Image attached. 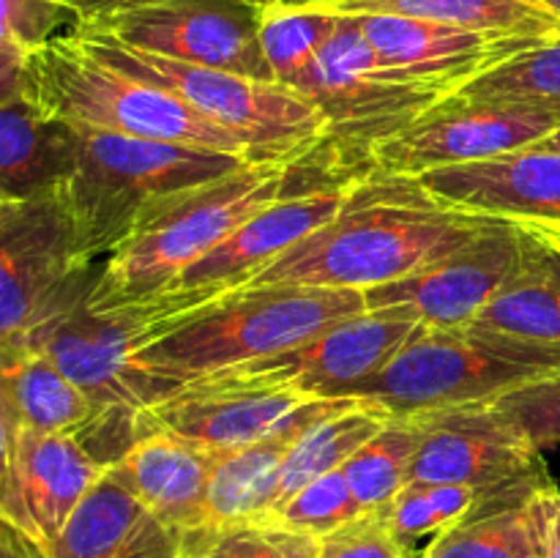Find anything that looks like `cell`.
Masks as SVG:
<instances>
[{
    "label": "cell",
    "mask_w": 560,
    "mask_h": 558,
    "mask_svg": "<svg viewBox=\"0 0 560 558\" xmlns=\"http://www.w3.org/2000/svg\"><path fill=\"white\" fill-rule=\"evenodd\" d=\"M262 11L246 0H164L74 31L208 69L277 82L260 42Z\"/></svg>",
    "instance_id": "12"
},
{
    "label": "cell",
    "mask_w": 560,
    "mask_h": 558,
    "mask_svg": "<svg viewBox=\"0 0 560 558\" xmlns=\"http://www.w3.org/2000/svg\"><path fill=\"white\" fill-rule=\"evenodd\" d=\"M38 558H47V556H44V547L42 545H38Z\"/></svg>",
    "instance_id": "47"
},
{
    "label": "cell",
    "mask_w": 560,
    "mask_h": 558,
    "mask_svg": "<svg viewBox=\"0 0 560 558\" xmlns=\"http://www.w3.org/2000/svg\"><path fill=\"white\" fill-rule=\"evenodd\" d=\"M96 277L77 257L60 189L0 200V364L31 353L58 317L91 295Z\"/></svg>",
    "instance_id": "9"
},
{
    "label": "cell",
    "mask_w": 560,
    "mask_h": 558,
    "mask_svg": "<svg viewBox=\"0 0 560 558\" xmlns=\"http://www.w3.org/2000/svg\"><path fill=\"white\" fill-rule=\"evenodd\" d=\"M364 156L337 142L271 162H252L235 173L186 191L145 219L124 244L104 257L88 306L129 304L167 293L197 260L271 202L301 186L359 173Z\"/></svg>",
    "instance_id": "2"
},
{
    "label": "cell",
    "mask_w": 560,
    "mask_h": 558,
    "mask_svg": "<svg viewBox=\"0 0 560 558\" xmlns=\"http://www.w3.org/2000/svg\"><path fill=\"white\" fill-rule=\"evenodd\" d=\"M0 558H38V545L27 539L25 534L14 528V525L3 523V534H0Z\"/></svg>",
    "instance_id": "40"
},
{
    "label": "cell",
    "mask_w": 560,
    "mask_h": 558,
    "mask_svg": "<svg viewBox=\"0 0 560 558\" xmlns=\"http://www.w3.org/2000/svg\"><path fill=\"white\" fill-rule=\"evenodd\" d=\"M290 91L320 109L337 146L364 159L377 140L405 129L457 93L392 69L366 42L353 14H339L331 42Z\"/></svg>",
    "instance_id": "10"
},
{
    "label": "cell",
    "mask_w": 560,
    "mask_h": 558,
    "mask_svg": "<svg viewBox=\"0 0 560 558\" xmlns=\"http://www.w3.org/2000/svg\"><path fill=\"white\" fill-rule=\"evenodd\" d=\"M550 470L481 492L476 507L443 534L432 536L424 558H547L558 503Z\"/></svg>",
    "instance_id": "21"
},
{
    "label": "cell",
    "mask_w": 560,
    "mask_h": 558,
    "mask_svg": "<svg viewBox=\"0 0 560 558\" xmlns=\"http://www.w3.org/2000/svg\"><path fill=\"white\" fill-rule=\"evenodd\" d=\"M459 93L560 109V31L550 42L476 77L474 82L459 88Z\"/></svg>",
    "instance_id": "33"
},
{
    "label": "cell",
    "mask_w": 560,
    "mask_h": 558,
    "mask_svg": "<svg viewBox=\"0 0 560 558\" xmlns=\"http://www.w3.org/2000/svg\"><path fill=\"white\" fill-rule=\"evenodd\" d=\"M528 252V228L498 219L490 228L421 271L364 290L366 310L410 306L424 326L457 328L479 321L490 301L517 277Z\"/></svg>",
    "instance_id": "14"
},
{
    "label": "cell",
    "mask_w": 560,
    "mask_h": 558,
    "mask_svg": "<svg viewBox=\"0 0 560 558\" xmlns=\"http://www.w3.org/2000/svg\"><path fill=\"white\" fill-rule=\"evenodd\" d=\"M560 375V345L498 328H432L421 323L397 356L355 388L392 416H419L459 405L495 403L541 377Z\"/></svg>",
    "instance_id": "6"
},
{
    "label": "cell",
    "mask_w": 560,
    "mask_h": 558,
    "mask_svg": "<svg viewBox=\"0 0 560 558\" xmlns=\"http://www.w3.org/2000/svg\"><path fill=\"white\" fill-rule=\"evenodd\" d=\"M541 3H545V5H547V9H550V11H552V14H556V16H558V20H560V0H541Z\"/></svg>",
    "instance_id": "45"
},
{
    "label": "cell",
    "mask_w": 560,
    "mask_h": 558,
    "mask_svg": "<svg viewBox=\"0 0 560 558\" xmlns=\"http://www.w3.org/2000/svg\"><path fill=\"white\" fill-rule=\"evenodd\" d=\"M224 293L219 288L167 290L104 310H93L85 299L58 317L31 353H47L104 410L153 408L186 383L140 364V353Z\"/></svg>",
    "instance_id": "7"
},
{
    "label": "cell",
    "mask_w": 560,
    "mask_h": 558,
    "mask_svg": "<svg viewBox=\"0 0 560 558\" xmlns=\"http://www.w3.org/2000/svg\"><path fill=\"white\" fill-rule=\"evenodd\" d=\"M353 175L301 186V189L284 195L282 200L257 211L233 235H228L217 249L197 260L173 284V290L219 288L230 293V290L246 284L262 268L279 260L284 252L293 249L299 241L331 222L345 200V186Z\"/></svg>",
    "instance_id": "20"
},
{
    "label": "cell",
    "mask_w": 560,
    "mask_h": 558,
    "mask_svg": "<svg viewBox=\"0 0 560 558\" xmlns=\"http://www.w3.org/2000/svg\"><path fill=\"white\" fill-rule=\"evenodd\" d=\"M320 539L266 520H244L184 534V558H317Z\"/></svg>",
    "instance_id": "32"
},
{
    "label": "cell",
    "mask_w": 560,
    "mask_h": 558,
    "mask_svg": "<svg viewBox=\"0 0 560 558\" xmlns=\"http://www.w3.org/2000/svg\"><path fill=\"white\" fill-rule=\"evenodd\" d=\"M246 3L255 5V9H260V11H268V9H273V5H277L279 0H246Z\"/></svg>",
    "instance_id": "44"
},
{
    "label": "cell",
    "mask_w": 560,
    "mask_h": 558,
    "mask_svg": "<svg viewBox=\"0 0 560 558\" xmlns=\"http://www.w3.org/2000/svg\"><path fill=\"white\" fill-rule=\"evenodd\" d=\"M47 558H184V534L153 514L129 487L104 474L80 503Z\"/></svg>",
    "instance_id": "22"
},
{
    "label": "cell",
    "mask_w": 560,
    "mask_h": 558,
    "mask_svg": "<svg viewBox=\"0 0 560 558\" xmlns=\"http://www.w3.org/2000/svg\"><path fill=\"white\" fill-rule=\"evenodd\" d=\"M337 14H394L468 31H506L556 38L560 20L541 0H345Z\"/></svg>",
    "instance_id": "29"
},
{
    "label": "cell",
    "mask_w": 560,
    "mask_h": 558,
    "mask_svg": "<svg viewBox=\"0 0 560 558\" xmlns=\"http://www.w3.org/2000/svg\"><path fill=\"white\" fill-rule=\"evenodd\" d=\"M16 82L36 98L44 113L69 126L235 153L262 162L241 137L202 118L175 93L120 74L118 69L93 58L82 49L74 33H63L25 58L9 88Z\"/></svg>",
    "instance_id": "5"
},
{
    "label": "cell",
    "mask_w": 560,
    "mask_h": 558,
    "mask_svg": "<svg viewBox=\"0 0 560 558\" xmlns=\"http://www.w3.org/2000/svg\"><path fill=\"white\" fill-rule=\"evenodd\" d=\"M421 443L413 479L490 492L547 468L536 449L492 403L416 416Z\"/></svg>",
    "instance_id": "16"
},
{
    "label": "cell",
    "mask_w": 560,
    "mask_h": 558,
    "mask_svg": "<svg viewBox=\"0 0 560 558\" xmlns=\"http://www.w3.org/2000/svg\"><path fill=\"white\" fill-rule=\"evenodd\" d=\"M71 33L93 58L113 66L120 74L175 93L202 118L241 137L262 162L299 156L334 142L320 109L290 88L142 53L107 36Z\"/></svg>",
    "instance_id": "8"
},
{
    "label": "cell",
    "mask_w": 560,
    "mask_h": 558,
    "mask_svg": "<svg viewBox=\"0 0 560 558\" xmlns=\"http://www.w3.org/2000/svg\"><path fill=\"white\" fill-rule=\"evenodd\" d=\"M479 501V490L465 485H438L413 479L383 507L388 525L405 545L416 547L421 536H438L457 525Z\"/></svg>",
    "instance_id": "34"
},
{
    "label": "cell",
    "mask_w": 560,
    "mask_h": 558,
    "mask_svg": "<svg viewBox=\"0 0 560 558\" xmlns=\"http://www.w3.org/2000/svg\"><path fill=\"white\" fill-rule=\"evenodd\" d=\"M366 42L392 69L459 91L495 66L550 42L506 31H468L394 14H353Z\"/></svg>",
    "instance_id": "18"
},
{
    "label": "cell",
    "mask_w": 560,
    "mask_h": 558,
    "mask_svg": "<svg viewBox=\"0 0 560 558\" xmlns=\"http://www.w3.org/2000/svg\"><path fill=\"white\" fill-rule=\"evenodd\" d=\"M0 367V414L11 416L22 427L74 435L104 414L102 405L85 388L77 386L47 353H25Z\"/></svg>",
    "instance_id": "27"
},
{
    "label": "cell",
    "mask_w": 560,
    "mask_h": 558,
    "mask_svg": "<svg viewBox=\"0 0 560 558\" xmlns=\"http://www.w3.org/2000/svg\"><path fill=\"white\" fill-rule=\"evenodd\" d=\"M74 156V126L44 113L20 82L0 93V200L60 189Z\"/></svg>",
    "instance_id": "24"
},
{
    "label": "cell",
    "mask_w": 560,
    "mask_h": 558,
    "mask_svg": "<svg viewBox=\"0 0 560 558\" xmlns=\"http://www.w3.org/2000/svg\"><path fill=\"white\" fill-rule=\"evenodd\" d=\"M337 3H345V0H279L277 5H282V9H310V5H337Z\"/></svg>",
    "instance_id": "42"
},
{
    "label": "cell",
    "mask_w": 560,
    "mask_h": 558,
    "mask_svg": "<svg viewBox=\"0 0 560 558\" xmlns=\"http://www.w3.org/2000/svg\"><path fill=\"white\" fill-rule=\"evenodd\" d=\"M498 410L545 452L547 446H560V375L541 377L523 388L503 394L495 403Z\"/></svg>",
    "instance_id": "37"
},
{
    "label": "cell",
    "mask_w": 560,
    "mask_h": 558,
    "mask_svg": "<svg viewBox=\"0 0 560 558\" xmlns=\"http://www.w3.org/2000/svg\"><path fill=\"white\" fill-rule=\"evenodd\" d=\"M361 512H366V509L353 496L342 468H339L301 487L295 496H290L288 501H282L277 509H271V512L257 520L282 525V528L295 531V534L323 539L331 531L342 528L345 523L359 518Z\"/></svg>",
    "instance_id": "36"
},
{
    "label": "cell",
    "mask_w": 560,
    "mask_h": 558,
    "mask_svg": "<svg viewBox=\"0 0 560 558\" xmlns=\"http://www.w3.org/2000/svg\"><path fill=\"white\" fill-rule=\"evenodd\" d=\"M421 443V425L416 416H392L381 432L370 438L348 463L342 474L364 509L386 507L397 492L413 481V460Z\"/></svg>",
    "instance_id": "30"
},
{
    "label": "cell",
    "mask_w": 560,
    "mask_h": 558,
    "mask_svg": "<svg viewBox=\"0 0 560 558\" xmlns=\"http://www.w3.org/2000/svg\"><path fill=\"white\" fill-rule=\"evenodd\" d=\"M536 230H541V233L547 235V239L550 241H556V244L560 246V228H541V224H534Z\"/></svg>",
    "instance_id": "43"
},
{
    "label": "cell",
    "mask_w": 560,
    "mask_h": 558,
    "mask_svg": "<svg viewBox=\"0 0 560 558\" xmlns=\"http://www.w3.org/2000/svg\"><path fill=\"white\" fill-rule=\"evenodd\" d=\"M217 452L151 430L109 468L153 514L180 534L208 523V487Z\"/></svg>",
    "instance_id": "23"
},
{
    "label": "cell",
    "mask_w": 560,
    "mask_h": 558,
    "mask_svg": "<svg viewBox=\"0 0 560 558\" xmlns=\"http://www.w3.org/2000/svg\"><path fill=\"white\" fill-rule=\"evenodd\" d=\"M304 403L312 399L293 388L222 370L197 377L164 403L145 408V421L151 430L170 432L211 452H228L268 435Z\"/></svg>",
    "instance_id": "17"
},
{
    "label": "cell",
    "mask_w": 560,
    "mask_h": 558,
    "mask_svg": "<svg viewBox=\"0 0 560 558\" xmlns=\"http://www.w3.org/2000/svg\"><path fill=\"white\" fill-rule=\"evenodd\" d=\"M339 25V14L328 5L310 9H273L262 11L260 42L277 85L293 88V82L310 69L331 42Z\"/></svg>",
    "instance_id": "31"
},
{
    "label": "cell",
    "mask_w": 560,
    "mask_h": 558,
    "mask_svg": "<svg viewBox=\"0 0 560 558\" xmlns=\"http://www.w3.org/2000/svg\"><path fill=\"white\" fill-rule=\"evenodd\" d=\"M74 170L60 186L77 257L93 266L118 249L151 213L186 191L246 167L255 159L175 142L80 129Z\"/></svg>",
    "instance_id": "3"
},
{
    "label": "cell",
    "mask_w": 560,
    "mask_h": 558,
    "mask_svg": "<svg viewBox=\"0 0 560 558\" xmlns=\"http://www.w3.org/2000/svg\"><path fill=\"white\" fill-rule=\"evenodd\" d=\"M388 419H392V414L377 403H372V399H342L339 408H334L331 414L315 421L299 438V443L290 449V454L282 460V465H279L277 474L268 481L266 492H262L257 518L277 509L279 503L288 501L290 496H295L310 481L342 468L375 432H381L388 425Z\"/></svg>",
    "instance_id": "26"
},
{
    "label": "cell",
    "mask_w": 560,
    "mask_h": 558,
    "mask_svg": "<svg viewBox=\"0 0 560 558\" xmlns=\"http://www.w3.org/2000/svg\"><path fill=\"white\" fill-rule=\"evenodd\" d=\"M419 558H424V556H419Z\"/></svg>",
    "instance_id": "48"
},
{
    "label": "cell",
    "mask_w": 560,
    "mask_h": 558,
    "mask_svg": "<svg viewBox=\"0 0 560 558\" xmlns=\"http://www.w3.org/2000/svg\"><path fill=\"white\" fill-rule=\"evenodd\" d=\"M421 184L479 217L560 228V148L550 140L485 162L432 170Z\"/></svg>",
    "instance_id": "19"
},
{
    "label": "cell",
    "mask_w": 560,
    "mask_h": 558,
    "mask_svg": "<svg viewBox=\"0 0 560 558\" xmlns=\"http://www.w3.org/2000/svg\"><path fill=\"white\" fill-rule=\"evenodd\" d=\"M419 326V315L410 306L364 310L323 328L293 350L233 367V372L293 388L306 399L353 397L355 388L375 377Z\"/></svg>",
    "instance_id": "15"
},
{
    "label": "cell",
    "mask_w": 560,
    "mask_h": 558,
    "mask_svg": "<svg viewBox=\"0 0 560 558\" xmlns=\"http://www.w3.org/2000/svg\"><path fill=\"white\" fill-rule=\"evenodd\" d=\"M366 310L364 290L315 284L235 288L140 353V364L184 383L293 350Z\"/></svg>",
    "instance_id": "4"
},
{
    "label": "cell",
    "mask_w": 560,
    "mask_h": 558,
    "mask_svg": "<svg viewBox=\"0 0 560 558\" xmlns=\"http://www.w3.org/2000/svg\"><path fill=\"white\" fill-rule=\"evenodd\" d=\"M156 3H164V0H71L77 25H91V22H102L115 14H126V11H137Z\"/></svg>",
    "instance_id": "39"
},
{
    "label": "cell",
    "mask_w": 560,
    "mask_h": 558,
    "mask_svg": "<svg viewBox=\"0 0 560 558\" xmlns=\"http://www.w3.org/2000/svg\"><path fill=\"white\" fill-rule=\"evenodd\" d=\"M498 219L432 195L421 178L361 167L331 222L284 252L241 288L315 284L372 290L397 282L468 244Z\"/></svg>",
    "instance_id": "1"
},
{
    "label": "cell",
    "mask_w": 560,
    "mask_h": 558,
    "mask_svg": "<svg viewBox=\"0 0 560 558\" xmlns=\"http://www.w3.org/2000/svg\"><path fill=\"white\" fill-rule=\"evenodd\" d=\"M525 228L528 252L523 268L476 323L536 342L560 345V246L534 224Z\"/></svg>",
    "instance_id": "28"
},
{
    "label": "cell",
    "mask_w": 560,
    "mask_h": 558,
    "mask_svg": "<svg viewBox=\"0 0 560 558\" xmlns=\"http://www.w3.org/2000/svg\"><path fill=\"white\" fill-rule=\"evenodd\" d=\"M66 22L77 27L71 0H3L0 3V80L22 69L25 58L55 42Z\"/></svg>",
    "instance_id": "35"
},
{
    "label": "cell",
    "mask_w": 560,
    "mask_h": 558,
    "mask_svg": "<svg viewBox=\"0 0 560 558\" xmlns=\"http://www.w3.org/2000/svg\"><path fill=\"white\" fill-rule=\"evenodd\" d=\"M342 399H312V403L295 408L288 419L279 421L268 435L257 438L246 446L217 452L211 487H208V523L202 528L255 520L260 512L262 492H266L268 481L277 474L282 460L290 454V449L299 443V438L315 421L339 408Z\"/></svg>",
    "instance_id": "25"
},
{
    "label": "cell",
    "mask_w": 560,
    "mask_h": 558,
    "mask_svg": "<svg viewBox=\"0 0 560 558\" xmlns=\"http://www.w3.org/2000/svg\"><path fill=\"white\" fill-rule=\"evenodd\" d=\"M547 558H560V496H558V503H556V514H552L550 545H547Z\"/></svg>",
    "instance_id": "41"
},
{
    "label": "cell",
    "mask_w": 560,
    "mask_h": 558,
    "mask_svg": "<svg viewBox=\"0 0 560 558\" xmlns=\"http://www.w3.org/2000/svg\"><path fill=\"white\" fill-rule=\"evenodd\" d=\"M550 142H552V146H556V148H560V129L556 131V135L550 137Z\"/></svg>",
    "instance_id": "46"
},
{
    "label": "cell",
    "mask_w": 560,
    "mask_h": 558,
    "mask_svg": "<svg viewBox=\"0 0 560 558\" xmlns=\"http://www.w3.org/2000/svg\"><path fill=\"white\" fill-rule=\"evenodd\" d=\"M317 558H419V550L405 545L388 525L381 509H366L320 539Z\"/></svg>",
    "instance_id": "38"
},
{
    "label": "cell",
    "mask_w": 560,
    "mask_h": 558,
    "mask_svg": "<svg viewBox=\"0 0 560 558\" xmlns=\"http://www.w3.org/2000/svg\"><path fill=\"white\" fill-rule=\"evenodd\" d=\"M558 129L560 109L474 98L457 91L410 126L377 140L366 151V162L383 173L421 178L432 170L485 162L539 146Z\"/></svg>",
    "instance_id": "11"
},
{
    "label": "cell",
    "mask_w": 560,
    "mask_h": 558,
    "mask_svg": "<svg viewBox=\"0 0 560 558\" xmlns=\"http://www.w3.org/2000/svg\"><path fill=\"white\" fill-rule=\"evenodd\" d=\"M0 520L36 545H52L107 468L66 432H38L0 414Z\"/></svg>",
    "instance_id": "13"
}]
</instances>
